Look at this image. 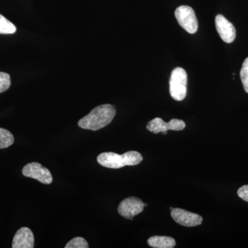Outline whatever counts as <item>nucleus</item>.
<instances>
[{
  "label": "nucleus",
  "instance_id": "9b49d317",
  "mask_svg": "<svg viewBox=\"0 0 248 248\" xmlns=\"http://www.w3.org/2000/svg\"><path fill=\"white\" fill-rule=\"evenodd\" d=\"M148 244L154 248H173L176 246V241L169 236H154L148 239Z\"/></svg>",
  "mask_w": 248,
  "mask_h": 248
},
{
  "label": "nucleus",
  "instance_id": "423d86ee",
  "mask_svg": "<svg viewBox=\"0 0 248 248\" xmlns=\"http://www.w3.org/2000/svg\"><path fill=\"white\" fill-rule=\"evenodd\" d=\"M22 174L25 177L36 179L42 184H50L53 182V177L49 170L37 162L26 165L23 168Z\"/></svg>",
  "mask_w": 248,
  "mask_h": 248
},
{
  "label": "nucleus",
  "instance_id": "6ab92c4d",
  "mask_svg": "<svg viewBox=\"0 0 248 248\" xmlns=\"http://www.w3.org/2000/svg\"><path fill=\"white\" fill-rule=\"evenodd\" d=\"M170 210H172L173 208H172V207H170Z\"/></svg>",
  "mask_w": 248,
  "mask_h": 248
},
{
  "label": "nucleus",
  "instance_id": "2eb2a0df",
  "mask_svg": "<svg viewBox=\"0 0 248 248\" xmlns=\"http://www.w3.org/2000/svg\"><path fill=\"white\" fill-rule=\"evenodd\" d=\"M240 77H241L244 90L246 93H248V58L245 60L243 63L242 68L240 72Z\"/></svg>",
  "mask_w": 248,
  "mask_h": 248
},
{
  "label": "nucleus",
  "instance_id": "6e6552de",
  "mask_svg": "<svg viewBox=\"0 0 248 248\" xmlns=\"http://www.w3.org/2000/svg\"><path fill=\"white\" fill-rule=\"evenodd\" d=\"M171 216L176 223L183 226H200L203 221V218L200 215L180 208H173L171 211Z\"/></svg>",
  "mask_w": 248,
  "mask_h": 248
},
{
  "label": "nucleus",
  "instance_id": "f257e3e1",
  "mask_svg": "<svg viewBox=\"0 0 248 248\" xmlns=\"http://www.w3.org/2000/svg\"><path fill=\"white\" fill-rule=\"evenodd\" d=\"M116 115L115 108L110 104H104L92 111L78 122L80 128L86 130H100L112 122Z\"/></svg>",
  "mask_w": 248,
  "mask_h": 248
},
{
  "label": "nucleus",
  "instance_id": "9d476101",
  "mask_svg": "<svg viewBox=\"0 0 248 248\" xmlns=\"http://www.w3.org/2000/svg\"><path fill=\"white\" fill-rule=\"evenodd\" d=\"M34 235L29 228H20L15 234L13 241V248H33Z\"/></svg>",
  "mask_w": 248,
  "mask_h": 248
},
{
  "label": "nucleus",
  "instance_id": "7ed1b4c3",
  "mask_svg": "<svg viewBox=\"0 0 248 248\" xmlns=\"http://www.w3.org/2000/svg\"><path fill=\"white\" fill-rule=\"evenodd\" d=\"M187 76L184 68L177 67L171 73L170 93L173 99L182 101L187 94Z\"/></svg>",
  "mask_w": 248,
  "mask_h": 248
},
{
  "label": "nucleus",
  "instance_id": "f3484780",
  "mask_svg": "<svg viewBox=\"0 0 248 248\" xmlns=\"http://www.w3.org/2000/svg\"><path fill=\"white\" fill-rule=\"evenodd\" d=\"M237 194L240 198L248 203V185H245L240 187L237 191Z\"/></svg>",
  "mask_w": 248,
  "mask_h": 248
},
{
  "label": "nucleus",
  "instance_id": "a211bd4d",
  "mask_svg": "<svg viewBox=\"0 0 248 248\" xmlns=\"http://www.w3.org/2000/svg\"><path fill=\"white\" fill-rule=\"evenodd\" d=\"M147 206H148V204L144 203V207H147Z\"/></svg>",
  "mask_w": 248,
  "mask_h": 248
},
{
  "label": "nucleus",
  "instance_id": "0eeeda50",
  "mask_svg": "<svg viewBox=\"0 0 248 248\" xmlns=\"http://www.w3.org/2000/svg\"><path fill=\"white\" fill-rule=\"evenodd\" d=\"M144 203L140 199L130 197L121 202L118 206V213L121 216L133 220V217L143 212Z\"/></svg>",
  "mask_w": 248,
  "mask_h": 248
},
{
  "label": "nucleus",
  "instance_id": "ddd939ff",
  "mask_svg": "<svg viewBox=\"0 0 248 248\" xmlns=\"http://www.w3.org/2000/svg\"><path fill=\"white\" fill-rule=\"evenodd\" d=\"M17 31L16 26L0 15V34H14Z\"/></svg>",
  "mask_w": 248,
  "mask_h": 248
},
{
  "label": "nucleus",
  "instance_id": "f8f14e48",
  "mask_svg": "<svg viewBox=\"0 0 248 248\" xmlns=\"http://www.w3.org/2000/svg\"><path fill=\"white\" fill-rule=\"evenodd\" d=\"M14 143V137L11 132L0 128V148H8Z\"/></svg>",
  "mask_w": 248,
  "mask_h": 248
},
{
  "label": "nucleus",
  "instance_id": "4468645a",
  "mask_svg": "<svg viewBox=\"0 0 248 248\" xmlns=\"http://www.w3.org/2000/svg\"><path fill=\"white\" fill-rule=\"evenodd\" d=\"M89 246L86 240L82 237H76L71 239L65 246V248H89Z\"/></svg>",
  "mask_w": 248,
  "mask_h": 248
},
{
  "label": "nucleus",
  "instance_id": "f03ea898",
  "mask_svg": "<svg viewBox=\"0 0 248 248\" xmlns=\"http://www.w3.org/2000/svg\"><path fill=\"white\" fill-rule=\"evenodd\" d=\"M143 160V156L137 151H128L123 155L103 153L97 156V162L108 169H118L127 166H136Z\"/></svg>",
  "mask_w": 248,
  "mask_h": 248
},
{
  "label": "nucleus",
  "instance_id": "dca6fc26",
  "mask_svg": "<svg viewBox=\"0 0 248 248\" xmlns=\"http://www.w3.org/2000/svg\"><path fill=\"white\" fill-rule=\"evenodd\" d=\"M11 86V78L8 73L0 72V93L4 92Z\"/></svg>",
  "mask_w": 248,
  "mask_h": 248
},
{
  "label": "nucleus",
  "instance_id": "20e7f679",
  "mask_svg": "<svg viewBox=\"0 0 248 248\" xmlns=\"http://www.w3.org/2000/svg\"><path fill=\"white\" fill-rule=\"evenodd\" d=\"M176 19L179 25L190 34H195L198 30V21L194 10L188 6H180L176 9Z\"/></svg>",
  "mask_w": 248,
  "mask_h": 248
},
{
  "label": "nucleus",
  "instance_id": "1a4fd4ad",
  "mask_svg": "<svg viewBox=\"0 0 248 248\" xmlns=\"http://www.w3.org/2000/svg\"><path fill=\"white\" fill-rule=\"evenodd\" d=\"M215 26L222 40L228 44L234 42L236 38V29L224 16L217 15L215 17Z\"/></svg>",
  "mask_w": 248,
  "mask_h": 248
},
{
  "label": "nucleus",
  "instance_id": "39448f33",
  "mask_svg": "<svg viewBox=\"0 0 248 248\" xmlns=\"http://www.w3.org/2000/svg\"><path fill=\"white\" fill-rule=\"evenodd\" d=\"M186 127V124L184 121L173 119L169 122H165L162 119L156 117L151 122H148L146 125L147 130L155 134L163 133L164 135H167L168 130H184Z\"/></svg>",
  "mask_w": 248,
  "mask_h": 248
}]
</instances>
